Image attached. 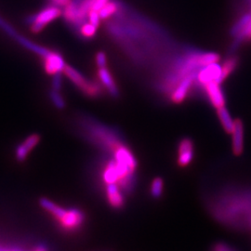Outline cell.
Returning a JSON list of instances; mask_svg holds the SVG:
<instances>
[{
  "mask_svg": "<svg viewBox=\"0 0 251 251\" xmlns=\"http://www.w3.org/2000/svg\"><path fill=\"white\" fill-rule=\"evenodd\" d=\"M63 75L72 82L75 87L80 91L83 95L91 99H97L103 93V88L99 81H93L85 77L72 66L67 65L63 70Z\"/></svg>",
  "mask_w": 251,
  "mask_h": 251,
  "instance_id": "obj_3",
  "label": "cell"
},
{
  "mask_svg": "<svg viewBox=\"0 0 251 251\" xmlns=\"http://www.w3.org/2000/svg\"><path fill=\"white\" fill-rule=\"evenodd\" d=\"M106 197L110 206L119 209L125 204V198L117 183H110L106 187Z\"/></svg>",
  "mask_w": 251,
  "mask_h": 251,
  "instance_id": "obj_15",
  "label": "cell"
},
{
  "mask_svg": "<svg viewBox=\"0 0 251 251\" xmlns=\"http://www.w3.org/2000/svg\"><path fill=\"white\" fill-rule=\"evenodd\" d=\"M42 60L44 71L50 75H53L58 73H63V70L66 66L63 55L52 50H50L46 56L42 57Z\"/></svg>",
  "mask_w": 251,
  "mask_h": 251,
  "instance_id": "obj_6",
  "label": "cell"
},
{
  "mask_svg": "<svg viewBox=\"0 0 251 251\" xmlns=\"http://www.w3.org/2000/svg\"><path fill=\"white\" fill-rule=\"evenodd\" d=\"M113 153H114V159L117 163L125 166L128 170L135 172L138 163L132 152L127 148V146H126L124 143L119 144L113 151Z\"/></svg>",
  "mask_w": 251,
  "mask_h": 251,
  "instance_id": "obj_11",
  "label": "cell"
},
{
  "mask_svg": "<svg viewBox=\"0 0 251 251\" xmlns=\"http://www.w3.org/2000/svg\"><path fill=\"white\" fill-rule=\"evenodd\" d=\"M195 157V146L190 138H183L178 145L177 163L180 168L188 167Z\"/></svg>",
  "mask_w": 251,
  "mask_h": 251,
  "instance_id": "obj_7",
  "label": "cell"
},
{
  "mask_svg": "<svg viewBox=\"0 0 251 251\" xmlns=\"http://www.w3.org/2000/svg\"><path fill=\"white\" fill-rule=\"evenodd\" d=\"M97 77L100 84L103 88V90L107 91L108 94L114 98L117 99L120 95V91L117 87V82L115 80L111 71H109L107 67L104 68H98L97 71Z\"/></svg>",
  "mask_w": 251,
  "mask_h": 251,
  "instance_id": "obj_8",
  "label": "cell"
},
{
  "mask_svg": "<svg viewBox=\"0 0 251 251\" xmlns=\"http://www.w3.org/2000/svg\"><path fill=\"white\" fill-rule=\"evenodd\" d=\"M213 202L212 214L218 221L235 228H251V191L220 195Z\"/></svg>",
  "mask_w": 251,
  "mask_h": 251,
  "instance_id": "obj_1",
  "label": "cell"
},
{
  "mask_svg": "<svg viewBox=\"0 0 251 251\" xmlns=\"http://www.w3.org/2000/svg\"><path fill=\"white\" fill-rule=\"evenodd\" d=\"M238 64H239V59L237 56L233 55L228 57L222 64V73L218 83L222 84L233 71L236 70Z\"/></svg>",
  "mask_w": 251,
  "mask_h": 251,
  "instance_id": "obj_17",
  "label": "cell"
},
{
  "mask_svg": "<svg viewBox=\"0 0 251 251\" xmlns=\"http://www.w3.org/2000/svg\"><path fill=\"white\" fill-rule=\"evenodd\" d=\"M96 0H72L63 11V19L72 28L75 33H78L81 25L87 22L90 10L93 9Z\"/></svg>",
  "mask_w": 251,
  "mask_h": 251,
  "instance_id": "obj_2",
  "label": "cell"
},
{
  "mask_svg": "<svg viewBox=\"0 0 251 251\" xmlns=\"http://www.w3.org/2000/svg\"><path fill=\"white\" fill-rule=\"evenodd\" d=\"M39 205L43 209H45L46 211L53 216L58 222L65 215L67 211V209L55 204L51 200L46 198H41L39 199Z\"/></svg>",
  "mask_w": 251,
  "mask_h": 251,
  "instance_id": "obj_16",
  "label": "cell"
},
{
  "mask_svg": "<svg viewBox=\"0 0 251 251\" xmlns=\"http://www.w3.org/2000/svg\"><path fill=\"white\" fill-rule=\"evenodd\" d=\"M251 20V12H246L242 14L239 18L237 19V21L233 25V26L230 29V36L232 37H235L238 36L239 34H241L244 29L248 26V25L250 24Z\"/></svg>",
  "mask_w": 251,
  "mask_h": 251,
  "instance_id": "obj_21",
  "label": "cell"
},
{
  "mask_svg": "<svg viewBox=\"0 0 251 251\" xmlns=\"http://www.w3.org/2000/svg\"><path fill=\"white\" fill-rule=\"evenodd\" d=\"M198 73L188 75L179 81V83L169 94V98L171 102L179 104L188 97L193 88L197 84Z\"/></svg>",
  "mask_w": 251,
  "mask_h": 251,
  "instance_id": "obj_5",
  "label": "cell"
},
{
  "mask_svg": "<svg viewBox=\"0 0 251 251\" xmlns=\"http://www.w3.org/2000/svg\"><path fill=\"white\" fill-rule=\"evenodd\" d=\"M85 222V214L77 208L67 209L65 215L59 221L60 225L66 231H75L78 229Z\"/></svg>",
  "mask_w": 251,
  "mask_h": 251,
  "instance_id": "obj_9",
  "label": "cell"
},
{
  "mask_svg": "<svg viewBox=\"0 0 251 251\" xmlns=\"http://www.w3.org/2000/svg\"><path fill=\"white\" fill-rule=\"evenodd\" d=\"M164 192V180L160 177L152 179L150 187V193L152 198L158 199L162 197Z\"/></svg>",
  "mask_w": 251,
  "mask_h": 251,
  "instance_id": "obj_25",
  "label": "cell"
},
{
  "mask_svg": "<svg viewBox=\"0 0 251 251\" xmlns=\"http://www.w3.org/2000/svg\"><path fill=\"white\" fill-rule=\"evenodd\" d=\"M120 0H110L99 10V15L101 21H107L115 16L119 10Z\"/></svg>",
  "mask_w": 251,
  "mask_h": 251,
  "instance_id": "obj_20",
  "label": "cell"
},
{
  "mask_svg": "<svg viewBox=\"0 0 251 251\" xmlns=\"http://www.w3.org/2000/svg\"><path fill=\"white\" fill-rule=\"evenodd\" d=\"M63 10L53 5L48 6L36 14H30L25 19V25L30 27V30L34 34L40 33L48 25L52 23L54 20L62 16Z\"/></svg>",
  "mask_w": 251,
  "mask_h": 251,
  "instance_id": "obj_4",
  "label": "cell"
},
{
  "mask_svg": "<svg viewBox=\"0 0 251 251\" xmlns=\"http://www.w3.org/2000/svg\"><path fill=\"white\" fill-rule=\"evenodd\" d=\"M63 73H58L52 75V79H51V89L55 90H59L63 89Z\"/></svg>",
  "mask_w": 251,
  "mask_h": 251,
  "instance_id": "obj_26",
  "label": "cell"
},
{
  "mask_svg": "<svg viewBox=\"0 0 251 251\" xmlns=\"http://www.w3.org/2000/svg\"><path fill=\"white\" fill-rule=\"evenodd\" d=\"M88 19H89V22H90V24H92L93 25H95L97 28H99L100 25V22H101L99 15V11L91 9L90 13H89Z\"/></svg>",
  "mask_w": 251,
  "mask_h": 251,
  "instance_id": "obj_28",
  "label": "cell"
},
{
  "mask_svg": "<svg viewBox=\"0 0 251 251\" xmlns=\"http://www.w3.org/2000/svg\"><path fill=\"white\" fill-rule=\"evenodd\" d=\"M97 27L93 25L92 24H90V22H86L81 25L79 30H78V35L85 39H90L93 38L94 36H96L97 33Z\"/></svg>",
  "mask_w": 251,
  "mask_h": 251,
  "instance_id": "obj_24",
  "label": "cell"
},
{
  "mask_svg": "<svg viewBox=\"0 0 251 251\" xmlns=\"http://www.w3.org/2000/svg\"><path fill=\"white\" fill-rule=\"evenodd\" d=\"M48 95H49V99L51 101V103L53 104L54 107L56 109L63 110L64 108L66 107V101L63 98V95L61 94V91L50 89Z\"/></svg>",
  "mask_w": 251,
  "mask_h": 251,
  "instance_id": "obj_23",
  "label": "cell"
},
{
  "mask_svg": "<svg viewBox=\"0 0 251 251\" xmlns=\"http://www.w3.org/2000/svg\"><path fill=\"white\" fill-rule=\"evenodd\" d=\"M202 89L205 90L206 97L213 107L218 109L225 106V95L221 88V84L218 82H210Z\"/></svg>",
  "mask_w": 251,
  "mask_h": 251,
  "instance_id": "obj_12",
  "label": "cell"
},
{
  "mask_svg": "<svg viewBox=\"0 0 251 251\" xmlns=\"http://www.w3.org/2000/svg\"><path fill=\"white\" fill-rule=\"evenodd\" d=\"M222 73V65L218 63H213L204 66L198 75L197 83L203 88L210 82H218Z\"/></svg>",
  "mask_w": 251,
  "mask_h": 251,
  "instance_id": "obj_10",
  "label": "cell"
},
{
  "mask_svg": "<svg viewBox=\"0 0 251 251\" xmlns=\"http://www.w3.org/2000/svg\"><path fill=\"white\" fill-rule=\"evenodd\" d=\"M120 179V174L117 168V162L112 159L108 162L107 166L103 171V180L106 184L117 183Z\"/></svg>",
  "mask_w": 251,
  "mask_h": 251,
  "instance_id": "obj_18",
  "label": "cell"
},
{
  "mask_svg": "<svg viewBox=\"0 0 251 251\" xmlns=\"http://www.w3.org/2000/svg\"><path fill=\"white\" fill-rule=\"evenodd\" d=\"M251 20L250 24L248 25V26L244 29L241 34H239L238 36L233 37V43L230 47V52L233 53L236 51V50L242 45L245 41H251Z\"/></svg>",
  "mask_w": 251,
  "mask_h": 251,
  "instance_id": "obj_22",
  "label": "cell"
},
{
  "mask_svg": "<svg viewBox=\"0 0 251 251\" xmlns=\"http://www.w3.org/2000/svg\"><path fill=\"white\" fill-rule=\"evenodd\" d=\"M216 110H217V115H218L219 120L222 124V126L224 127V129L227 133L231 134V132L233 131V126H234V120H233V117H231L229 111L225 106L218 108Z\"/></svg>",
  "mask_w": 251,
  "mask_h": 251,
  "instance_id": "obj_19",
  "label": "cell"
},
{
  "mask_svg": "<svg viewBox=\"0 0 251 251\" xmlns=\"http://www.w3.org/2000/svg\"><path fill=\"white\" fill-rule=\"evenodd\" d=\"M40 140H41L40 135L35 133V134L28 136L22 144H19L15 150V157L17 161H25L30 152L36 147L37 144H39Z\"/></svg>",
  "mask_w": 251,
  "mask_h": 251,
  "instance_id": "obj_13",
  "label": "cell"
},
{
  "mask_svg": "<svg viewBox=\"0 0 251 251\" xmlns=\"http://www.w3.org/2000/svg\"><path fill=\"white\" fill-rule=\"evenodd\" d=\"M212 251H235L232 249L230 246H228L227 244L225 243H218L216 244L213 248Z\"/></svg>",
  "mask_w": 251,
  "mask_h": 251,
  "instance_id": "obj_29",
  "label": "cell"
},
{
  "mask_svg": "<svg viewBox=\"0 0 251 251\" xmlns=\"http://www.w3.org/2000/svg\"><path fill=\"white\" fill-rule=\"evenodd\" d=\"M232 134V150L233 154L238 156L244 150V124L242 120L236 119L234 120Z\"/></svg>",
  "mask_w": 251,
  "mask_h": 251,
  "instance_id": "obj_14",
  "label": "cell"
},
{
  "mask_svg": "<svg viewBox=\"0 0 251 251\" xmlns=\"http://www.w3.org/2000/svg\"><path fill=\"white\" fill-rule=\"evenodd\" d=\"M95 62L98 68H104L107 67V57L106 54L103 51H99L95 56Z\"/></svg>",
  "mask_w": 251,
  "mask_h": 251,
  "instance_id": "obj_27",
  "label": "cell"
},
{
  "mask_svg": "<svg viewBox=\"0 0 251 251\" xmlns=\"http://www.w3.org/2000/svg\"><path fill=\"white\" fill-rule=\"evenodd\" d=\"M50 5H53L59 8H64L66 7L72 0H48Z\"/></svg>",
  "mask_w": 251,
  "mask_h": 251,
  "instance_id": "obj_30",
  "label": "cell"
}]
</instances>
